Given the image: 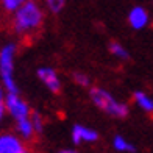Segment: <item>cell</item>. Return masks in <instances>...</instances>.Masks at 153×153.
Here are the masks:
<instances>
[{
	"instance_id": "cell-3",
	"label": "cell",
	"mask_w": 153,
	"mask_h": 153,
	"mask_svg": "<svg viewBox=\"0 0 153 153\" xmlns=\"http://www.w3.org/2000/svg\"><path fill=\"white\" fill-rule=\"evenodd\" d=\"M14 55H16V45L6 44L0 50V80L6 89V92H16L19 94L17 85L14 81Z\"/></svg>"
},
{
	"instance_id": "cell-8",
	"label": "cell",
	"mask_w": 153,
	"mask_h": 153,
	"mask_svg": "<svg viewBox=\"0 0 153 153\" xmlns=\"http://www.w3.org/2000/svg\"><path fill=\"white\" fill-rule=\"evenodd\" d=\"M97 139H99L97 131H94L91 128H86V127H83V125H75V127L72 128V141H74V144H80L83 141L95 142Z\"/></svg>"
},
{
	"instance_id": "cell-12",
	"label": "cell",
	"mask_w": 153,
	"mask_h": 153,
	"mask_svg": "<svg viewBox=\"0 0 153 153\" xmlns=\"http://www.w3.org/2000/svg\"><path fill=\"white\" fill-rule=\"evenodd\" d=\"M114 149L117 152H134V145H131L130 142H127L122 136H116L114 137Z\"/></svg>"
},
{
	"instance_id": "cell-19",
	"label": "cell",
	"mask_w": 153,
	"mask_h": 153,
	"mask_svg": "<svg viewBox=\"0 0 153 153\" xmlns=\"http://www.w3.org/2000/svg\"><path fill=\"white\" fill-rule=\"evenodd\" d=\"M58 153H76L75 150H71V149H67V150H61V152H58Z\"/></svg>"
},
{
	"instance_id": "cell-15",
	"label": "cell",
	"mask_w": 153,
	"mask_h": 153,
	"mask_svg": "<svg viewBox=\"0 0 153 153\" xmlns=\"http://www.w3.org/2000/svg\"><path fill=\"white\" fill-rule=\"evenodd\" d=\"M45 5H47V8L50 10V13L58 14V13L64 8L66 0H45Z\"/></svg>"
},
{
	"instance_id": "cell-7",
	"label": "cell",
	"mask_w": 153,
	"mask_h": 153,
	"mask_svg": "<svg viewBox=\"0 0 153 153\" xmlns=\"http://www.w3.org/2000/svg\"><path fill=\"white\" fill-rule=\"evenodd\" d=\"M149 20H150L149 11L145 8H142V6H134L128 14V24H130L131 28H134V30L145 28V27L149 25Z\"/></svg>"
},
{
	"instance_id": "cell-16",
	"label": "cell",
	"mask_w": 153,
	"mask_h": 153,
	"mask_svg": "<svg viewBox=\"0 0 153 153\" xmlns=\"http://www.w3.org/2000/svg\"><path fill=\"white\" fill-rule=\"evenodd\" d=\"M72 78H74V81L76 83V85H80V86H83V88H86V86L91 85L89 76H88L86 74H83V72H74Z\"/></svg>"
},
{
	"instance_id": "cell-6",
	"label": "cell",
	"mask_w": 153,
	"mask_h": 153,
	"mask_svg": "<svg viewBox=\"0 0 153 153\" xmlns=\"http://www.w3.org/2000/svg\"><path fill=\"white\" fill-rule=\"evenodd\" d=\"M0 153H28L20 139L11 133L0 134Z\"/></svg>"
},
{
	"instance_id": "cell-1",
	"label": "cell",
	"mask_w": 153,
	"mask_h": 153,
	"mask_svg": "<svg viewBox=\"0 0 153 153\" xmlns=\"http://www.w3.org/2000/svg\"><path fill=\"white\" fill-rule=\"evenodd\" d=\"M44 22V13L34 0H25L19 10L14 11L13 30L19 36H31L36 33Z\"/></svg>"
},
{
	"instance_id": "cell-5",
	"label": "cell",
	"mask_w": 153,
	"mask_h": 153,
	"mask_svg": "<svg viewBox=\"0 0 153 153\" xmlns=\"http://www.w3.org/2000/svg\"><path fill=\"white\" fill-rule=\"evenodd\" d=\"M38 78L47 86V89L53 94H58L61 91V80L56 71L52 67H39L38 69Z\"/></svg>"
},
{
	"instance_id": "cell-4",
	"label": "cell",
	"mask_w": 153,
	"mask_h": 153,
	"mask_svg": "<svg viewBox=\"0 0 153 153\" xmlns=\"http://www.w3.org/2000/svg\"><path fill=\"white\" fill-rule=\"evenodd\" d=\"M5 108L16 120L30 117V114H31L30 106L27 105V102L20 99L19 94H16V92H8L5 95Z\"/></svg>"
},
{
	"instance_id": "cell-18",
	"label": "cell",
	"mask_w": 153,
	"mask_h": 153,
	"mask_svg": "<svg viewBox=\"0 0 153 153\" xmlns=\"http://www.w3.org/2000/svg\"><path fill=\"white\" fill-rule=\"evenodd\" d=\"M5 100V92H3V85H2V80H0V102Z\"/></svg>"
},
{
	"instance_id": "cell-14",
	"label": "cell",
	"mask_w": 153,
	"mask_h": 153,
	"mask_svg": "<svg viewBox=\"0 0 153 153\" xmlns=\"http://www.w3.org/2000/svg\"><path fill=\"white\" fill-rule=\"evenodd\" d=\"M30 119H31V122H33L34 131H36L38 134H41V133H42V130H44V122H42V117H41V114L36 113V111H31Z\"/></svg>"
},
{
	"instance_id": "cell-2",
	"label": "cell",
	"mask_w": 153,
	"mask_h": 153,
	"mask_svg": "<svg viewBox=\"0 0 153 153\" xmlns=\"http://www.w3.org/2000/svg\"><path fill=\"white\" fill-rule=\"evenodd\" d=\"M89 97L94 102L97 108L105 111L106 114L113 117H127L128 116V106L122 102H117L108 91L102 89L100 86H92L89 91Z\"/></svg>"
},
{
	"instance_id": "cell-13",
	"label": "cell",
	"mask_w": 153,
	"mask_h": 153,
	"mask_svg": "<svg viewBox=\"0 0 153 153\" xmlns=\"http://www.w3.org/2000/svg\"><path fill=\"white\" fill-rule=\"evenodd\" d=\"M24 2H25V0H0L3 10L8 11V13H14L16 10H19Z\"/></svg>"
},
{
	"instance_id": "cell-10",
	"label": "cell",
	"mask_w": 153,
	"mask_h": 153,
	"mask_svg": "<svg viewBox=\"0 0 153 153\" xmlns=\"http://www.w3.org/2000/svg\"><path fill=\"white\" fill-rule=\"evenodd\" d=\"M134 102L137 103L139 108H142L147 113H153V99L149 97L145 92L142 91H136L134 92Z\"/></svg>"
},
{
	"instance_id": "cell-11",
	"label": "cell",
	"mask_w": 153,
	"mask_h": 153,
	"mask_svg": "<svg viewBox=\"0 0 153 153\" xmlns=\"http://www.w3.org/2000/svg\"><path fill=\"white\" fill-rule=\"evenodd\" d=\"M109 52H111V55H114V56L119 58V59H128L130 58L128 50L120 42H116V41L109 44Z\"/></svg>"
},
{
	"instance_id": "cell-17",
	"label": "cell",
	"mask_w": 153,
	"mask_h": 153,
	"mask_svg": "<svg viewBox=\"0 0 153 153\" xmlns=\"http://www.w3.org/2000/svg\"><path fill=\"white\" fill-rule=\"evenodd\" d=\"M5 103L3 102H0V122H2V119H3V114H5Z\"/></svg>"
},
{
	"instance_id": "cell-9",
	"label": "cell",
	"mask_w": 153,
	"mask_h": 153,
	"mask_svg": "<svg viewBox=\"0 0 153 153\" xmlns=\"http://www.w3.org/2000/svg\"><path fill=\"white\" fill-rule=\"evenodd\" d=\"M16 130L17 133L22 136L24 139H27V141H30V139H33L34 136V127H33V122L30 117H25V119H20V120H16Z\"/></svg>"
}]
</instances>
